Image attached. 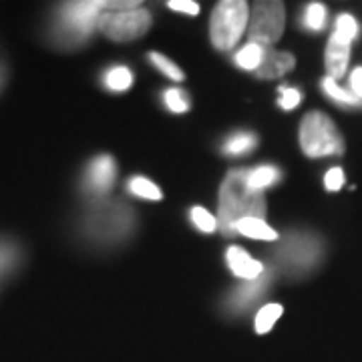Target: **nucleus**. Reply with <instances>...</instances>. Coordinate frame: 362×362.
<instances>
[{"label":"nucleus","instance_id":"obj_1","mask_svg":"<svg viewBox=\"0 0 362 362\" xmlns=\"http://www.w3.org/2000/svg\"><path fill=\"white\" fill-rule=\"evenodd\" d=\"M326 246L318 233L292 230L278 238V242L274 244L270 252V266L276 276L298 282L320 270Z\"/></svg>","mask_w":362,"mask_h":362},{"label":"nucleus","instance_id":"obj_2","mask_svg":"<svg viewBox=\"0 0 362 362\" xmlns=\"http://www.w3.org/2000/svg\"><path fill=\"white\" fill-rule=\"evenodd\" d=\"M266 195L252 189L247 183V169H233L221 181L218 204V228L223 235H233L235 223L246 218L262 220L266 216Z\"/></svg>","mask_w":362,"mask_h":362},{"label":"nucleus","instance_id":"obj_3","mask_svg":"<svg viewBox=\"0 0 362 362\" xmlns=\"http://www.w3.org/2000/svg\"><path fill=\"white\" fill-rule=\"evenodd\" d=\"M135 230V214L121 202H99L90 207L85 220V232L93 242L103 246L123 244Z\"/></svg>","mask_w":362,"mask_h":362},{"label":"nucleus","instance_id":"obj_4","mask_svg":"<svg viewBox=\"0 0 362 362\" xmlns=\"http://www.w3.org/2000/svg\"><path fill=\"white\" fill-rule=\"evenodd\" d=\"M111 11V0H81L66 2L59 13V39L77 47L89 39L99 26V16Z\"/></svg>","mask_w":362,"mask_h":362},{"label":"nucleus","instance_id":"obj_5","mask_svg":"<svg viewBox=\"0 0 362 362\" xmlns=\"http://www.w3.org/2000/svg\"><path fill=\"white\" fill-rule=\"evenodd\" d=\"M300 147L308 157L342 156L344 139L330 117L310 111L300 123Z\"/></svg>","mask_w":362,"mask_h":362},{"label":"nucleus","instance_id":"obj_6","mask_svg":"<svg viewBox=\"0 0 362 362\" xmlns=\"http://www.w3.org/2000/svg\"><path fill=\"white\" fill-rule=\"evenodd\" d=\"M250 21V6L244 0H226L218 2L211 23H209V39L218 51H232L242 39Z\"/></svg>","mask_w":362,"mask_h":362},{"label":"nucleus","instance_id":"obj_7","mask_svg":"<svg viewBox=\"0 0 362 362\" xmlns=\"http://www.w3.org/2000/svg\"><path fill=\"white\" fill-rule=\"evenodd\" d=\"M286 25V11L282 2H256L250 8L247 37L264 49H270L278 42Z\"/></svg>","mask_w":362,"mask_h":362},{"label":"nucleus","instance_id":"obj_8","mask_svg":"<svg viewBox=\"0 0 362 362\" xmlns=\"http://www.w3.org/2000/svg\"><path fill=\"white\" fill-rule=\"evenodd\" d=\"M151 26V14L145 8L127 11H105L99 16V30L107 39L125 42L143 37Z\"/></svg>","mask_w":362,"mask_h":362},{"label":"nucleus","instance_id":"obj_9","mask_svg":"<svg viewBox=\"0 0 362 362\" xmlns=\"http://www.w3.org/2000/svg\"><path fill=\"white\" fill-rule=\"evenodd\" d=\"M274 276H276L274 270L266 268V272L259 278H256V280H246V282L235 286L232 292L226 296V302H223L226 312L232 314V316H238V314L252 310L268 294Z\"/></svg>","mask_w":362,"mask_h":362},{"label":"nucleus","instance_id":"obj_10","mask_svg":"<svg viewBox=\"0 0 362 362\" xmlns=\"http://www.w3.org/2000/svg\"><path fill=\"white\" fill-rule=\"evenodd\" d=\"M117 177L115 159L111 156H99L90 161L85 173V192L90 197H103L111 192Z\"/></svg>","mask_w":362,"mask_h":362},{"label":"nucleus","instance_id":"obj_11","mask_svg":"<svg viewBox=\"0 0 362 362\" xmlns=\"http://www.w3.org/2000/svg\"><path fill=\"white\" fill-rule=\"evenodd\" d=\"M350 45L349 40L340 39L332 33V37L328 40L326 45V69H328V77H332L334 81L340 77H344L346 73V66H349V59H350Z\"/></svg>","mask_w":362,"mask_h":362},{"label":"nucleus","instance_id":"obj_12","mask_svg":"<svg viewBox=\"0 0 362 362\" xmlns=\"http://www.w3.org/2000/svg\"><path fill=\"white\" fill-rule=\"evenodd\" d=\"M296 65L294 54L282 51H274V49H266L264 51V59L256 69V77L258 78H278L284 77L286 73H290Z\"/></svg>","mask_w":362,"mask_h":362},{"label":"nucleus","instance_id":"obj_13","mask_svg":"<svg viewBox=\"0 0 362 362\" xmlns=\"http://www.w3.org/2000/svg\"><path fill=\"white\" fill-rule=\"evenodd\" d=\"M226 259H228L230 270H232L238 278H242V280H256V278H259V276L266 272V266H264L262 262L254 259L247 254L246 250H242V247L238 246H232L228 250Z\"/></svg>","mask_w":362,"mask_h":362},{"label":"nucleus","instance_id":"obj_14","mask_svg":"<svg viewBox=\"0 0 362 362\" xmlns=\"http://www.w3.org/2000/svg\"><path fill=\"white\" fill-rule=\"evenodd\" d=\"M235 233H242L246 238H252V240H262V242H278V232L272 230L270 226L264 220H254V218H246V220L238 221L235 228H233Z\"/></svg>","mask_w":362,"mask_h":362},{"label":"nucleus","instance_id":"obj_15","mask_svg":"<svg viewBox=\"0 0 362 362\" xmlns=\"http://www.w3.org/2000/svg\"><path fill=\"white\" fill-rule=\"evenodd\" d=\"M282 177L280 169L272 168V165H264L258 169H247V183L252 189H258L262 192L264 187H270L274 183H278Z\"/></svg>","mask_w":362,"mask_h":362},{"label":"nucleus","instance_id":"obj_16","mask_svg":"<svg viewBox=\"0 0 362 362\" xmlns=\"http://www.w3.org/2000/svg\"><path fill=\"white\" fill-rule=\"evenodd\" d=\"M282 312H284V308L280 304H266V306H262L258 314H256V320H254L256 332L258 334L270 332L272 328H274V324L278 322V318L282 316Z\"/></svg>","mask_w":362,"mask_h":362},{"label":"nucleus","instance_id":"obj_17","mask_svg":"<svg viewBox=\"0 0 362 362\" xmlns=\"http://www.w3.org/2000/svg\"><path fill=\"white\" fill-rule=\"evenodd\" d=\"M258 145V137L252 133H238L230 137L228 141L223 143V153L226 156H244L247 151H252Z\"/></svg>","mask_w":362,"mask_h":362},{"label":"nucleus","instance_id":"obj_18","mask_svg":"<svg viewBox=\"0 0 362 362\" xmlns=\"http://www.w3.org/2000/svg\"><path fill=\"white\" fill-rule=\"evenodd\" d=\"M264 47H259L256 42H247L242 51L235 54V65L246 69V71H256L264 59Z\"/></svg>","mask_w":362,"mask_h":362},{"label":"nucleus","instance_id":"obj_19","mask_svg":"<svg viewBox=\"0 0 362 362\" xmlns=\"http://www.w3.org/2000/svg\"><path fill=\"white\" fill-rule=\"evenodd\" d=\"M131 83H133V75H131L127 66H113L105 75V85H107V89L111 90H119V93L127 90L131 87Z\"/></svg>","mask_w":362,"mask_h":362},{"label":"nucleus","instance_id":"obj_20","mask_svg":"<svg viewBox=\"0 0 362 362\" xmlns=\"http://www.w3.org/2000/svg\"><path fill=\"white\" fill-rule=\"evenodd\" d=\"M129 192L133 195H137V197H143V199H161L163 194H161V189L157 187L153 181H149L147 177H133L129 181Z\"/></svg>","mask_w":362,"mask_h":362},{"label":"nucleus","instance_id":"obj_21","mask_svg":"<svg viewBox=\"0 0 362 362\" xmlns=\"http://www.w3.org/2000/svg\"><path fill=\"white\" fill-rule=\"evenodd\" d=\"M149 61H151V65L156 66L159 73H163L165 77H169L171 81H183V71H181L180 66L175 65L173 61H169L165 54H159V52H149Z\"/></svg>","mask_w":362,"mask_h":362},{"label":"nucleus","instance_id":"obj_22","mask_svg":"<svg viewBox=\"0 0 362 362\" xmlns=\"http://www.w3.org/2000/svg\"><path fill=\"white\" fill-rule=\"evenodd\" d=\"M322 89L324 93L332 99V101H337L340 103L342 107H350V105L356 101V97L350 93V89H342L340 85H338L337 81L332 77H326L322 81Z\"/></svg>","mask_w":362,"mask_h":362},{"label":"nucleus","instance_id":"obj_23","mask_svg":"<svg viewBox=\"0 0 362 362\" xmlns=\"http://www.w3.org/2000/svg\"><path fill=\"white\" fill-rule=\"evenodd\" d=\"M334 35L340 37V39L352 42V40L358 37V23H356V18L352 14H340L337 18Z\"/></svg>","mask_w":362,"mask_h":362},{"label":"nucleus","instance_id":"obj_24","mask_svg":"<svg viewBox=\"0 0 362 362\" xmlns=\"http://www.w3.org/2000/svg\"><path fill=\"white\" fill-rule=\"evenodd\" d=\"M304 23H306V28H310V30H322L326 25V6L320 2H312L306 8Z\"/></svg>","mask_w":362,"mask_h":362},{"label":"nucleus","instance_id":"obj_25","mask_svg":"<svg viewBox=\"0 0 362 362\" xmlns=\"http://www.w3.org/2000/svg\"><path fill=\"white\" fill-rule=\"evenodd\" d=\"M192 221H194L197 230H202V232L206 233H211L214 230H218V218H214L206 207H194L192 209Z\"/></svg>","mask_w":362,"mask_h":362},{"label":"nucleus","instance_id":"obj_26","mask_svg":"<svg viewBox=\"0 0 362 362\" xmlns=\"http://www.w3.org/2000/svg\"><path fill=\"white\" fill-rule=\"evenodd\" d=\"M163 99H165V105H168V109L171 113H185L189 109V101H187L185 93L181 89L165 90Z\"/></svg>","mask_w":362,"mask_h":362},{"label":"nucleus","instance_id":"obj_27","mask_svg":"<svg viewBox=\"0 0 362 362\" xmlns=\"http://www.w3.org/2000/svg\"><path fill=\"white\" fill-rule=\"evenodd\" d=\"M300 101H302L300 90L294 89V87H280V101H278V105H280L284 111L296 109L298 105H300Z\"/></svg>","mask_w":362,"mask_h":362},{"label":"nucleus","instance_id":"obj_28","mask_svg":"<svg viewBox=\"0 0 362 362\" xmlns=\"http://www.w3.org/2000/svg\"><path fill=\"white\" fill-rule=\"evenodd\" d=\"M344 185V171L340 168L328 169V173L324 175V187L328 192H338Z\"/></svg>","mask_w":362,"mask_h":362},{"label":"nucleus","instance_id":"obj_29","mask_svg":"<svg viewBox=\"0 0 362 362\" xmlns=\"http://www.w3.org/2000/svg\"><path fill=\"white\" fill-rule=\"evenodd\" d=\"M168 6L175 13L194 14V16L199 13V4L194 0H171V2H168Z\"/></svg>","mask_w":362,"mask_h":362},{"label":"nucleus","instance_id":"obj_30","mask_svg":"<svg viewBox=\"0 0 362 362\" xmlns=\"http://www.w3.org/2000/svg\"><path fill=\"white\" fill-rule=\"evenodd\" d=\"M350 93L356 99H362V66L354 69L352 75H350Z\"/></svg>","mask_w":362,"mask_h":362},{"label":"nucleus","instance_id":"obj_31","mask_svg":"<svg viewBox=\"0 0 362 362\" xmlns=\"http://www.w3.org/2000/svg\"><path fill=\"white\" fill-rule=\"evenodd\" d=\"M11 264H13V252H11V247L0 246V270L8 268Z\"/></svg>","mask_w":362,"mask_h":362},{"label":"nucleus","instance_id":"obj_32","mask_svg":"<svg viewBox=\"0 0 362 362\" xmlns=\"http://www.w3.org/2000/svg\"><path fill=\"white\" fill-rule=\"evenodd\" d=\"M350 109H362V99H356L354 103L350 105Z\"/></svg>","mask_w":362,"mask_h":362},{"label":"nucleus","instance_id":"obj_33","mask_svg":"<svg viewBox=\"0 0 362 362\" xmlns=\"http://www.w3.org/2000/svg\"><path fill=\"white\" fill-rule=\"evenodd\" d=\"M0 85H2V71H0Z\"/></svg>","mask_w":362,"mask_h":362}]
</instances>
